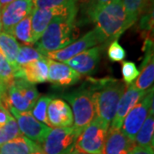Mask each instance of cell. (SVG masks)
Wrapping results in <instances>:
<instances>
[{
	"label": "cell",
	"mask_w": 154,
	"mask_h": 154,
	"mask_svg": "<svg viewBox=\"0 0 154 154\" xmlns=\"http://www.w3.org/2000/svg\"><path fill=\"white\" fill-rule=\"evenodd\" d=\"M75 18L76 17L54 18L35 43V49L45 57L48 52L63 49L74 42L78 37Z\"/></svg>",
	"instance_id": "obj_1"
},
{
	"label": "cell",
	"mask_w": 154,
	"mask_h": 154,
	"mask_svg": "<svg viewBox=\"0 0 154 154\" xmlns=\"http://www.w3.org/2000/svg\"><path fill=\"white\" fill-rule=\"evenodd\" d=\"M94 90V98L96 116L110 125L116 114V110L126 84L114 78H104L91 81Z\"/></svg>",
	"instance_id": "obj_2"
},
{
	"label": "cell",
	"mask_w": 154,
	"mask_h": 154,
	"mask_svg": "<svg viewBox=\"0 0 154 154\" xmlns=\"http://www.w3.org/2000/svg\"><path fill=\"white\" fill-rule=\"evenodd\" d=\"M106 41L116 40L128 29L125 8L122 0H111L90 17Z\"/></svg>",
	"instance_id": "obj_3"
},
{
	"label": "cell",
	"mask_w": 154,
	"mask_h": 154,
	"mask_svg": "<svg viewBox=\"0 0 154 154\" xmlns=\"http://www.w3.org/2000/svg\"><path fill=\"white\" fill-rule=\"evenodd\" d=\"M94 94L93 85L89 82L63 95V98L71 105L74 127L80 134L93 121L96 114Z\"/></svg>",
	"instance_id": "obj_4"
},
{
	"label": "cell",
	"mask_w": 154,
	"mask_h": 154,
	"mask_svg": "<svg viewBox=\"0 0 154 154\" xmlns=\"http://www.w3.org/2000/svg\"><path fill=\"white\" fill-rule=\"evenodd\" d=\"M109 126L99 116H94L77 138L73 152L102 154Z\"/></svg>",
	"instance_id": "obj_5"
},
{
	"label": "cell",
	"mask_w": 154,
	"mask_h": 154,
	"mask_svg": "<svg viewBox=\"0 0 154 154\" xmlns=\"http://www.w3.org/2000/svg\"><path fill=\"white\" fill-rule=\"evenodd\" d=\"M149 114L153 115V88L148 89L136 105L123 119L121 131L127 137L134 140L137 133L142 127Z\"/></svg>",
	"instance_id": "obj_6"
},
{
	"label": "cell",
	"mask_w": 154,
	"mask_h": 154,
	"mask_svg": "<svg viewBox=\"0 0 154 154\" xmlns=\"http://www.w3.org/2000/svg\"><path fill=\"white\" fill-rule=\"evenodd\" d=\"M79 135L74 126L55 128L51 129L39 147L45 154H71Z\"/></svg>",
	"instance_id": "obj_7"
},
{
	"label": "cell",
	"mask_w": 154,
	"mask_h": 154,
	"mask_svg": "<svg viewBox=\"0 0 154 154\" xmlns=\"http://www.w3.org/2000/svg\"><path fill=\"white\" fill-rule=\"evenodd\" d=\"M105 42L107 41L102 35V33L97 28H94L84 34L82 38L75 39L71 44L67 45L66 47L58 51L48 52L45 57L57 62L66 63L67 61L74 57L75 56Z\"/></svg>",
	"instance_id": "obj_8"
},
{
	"label": "cell",
	"mask_w": 154,
	"mask_h": 154,
	"mask_svg": "<svg viewBox=\"0 0 154 154\" xmlns=\"http://www.w3.org/2000/svg\"><path fill=\"white\" fill-rule=\"evenodd\" d=\"M8 111L17 121L20 132L23 136L29 139L37 145H40L51 131V128L34 118L31 111L20 112L13 107L9 106Z\"/></svg>",
	"instance_id": "obj_9"
},
{
	"label": "cell",
	"mask_w": 154,
	"mask_h": 154,
	"mask_svg": "<svg viewBox=\"0 0 154 154\" xmlns=\"http://www.w3.org/2000/svg\"><path fill=\"white\" fill-rule=\"evenodd\" d=\"M78 8H33L31 13L32 40L34 45L43 34L47 26L54 18L58 17H76Z\"/></svg>",
	"instance_id": "obj_10"
},
{
	"label": "cell",
	"mask_w": 154,
	"mask_h": 154,
	"mask_svg": "<svg viewBox=\"0 0 154 154\" xmlns=\"http://www.w3.org/2000/svg\"><path fill=\"white\" fill-rule=\"evenodd\" d=\"M33 9L32 0H14L1 11L2 28L4 32L12 34L14 27L23 18L30 15Z\"/></svg>",
	"instance_id": "obj_11"
},
{
	"label": "cell",
	"mask_w": 154,
	"mask_h": 154,
	"mask_svg": "<svg viewBox=\"0 0 154 154\" xmlns=\"http://www.w3.org/2000/svg\"><path fill=\"white\" fill-rule=\"evenodd\" d=\"M103 50L104 46L101 45L94 46L75 56L65 63L81 75H92L99 65Z\"/></svg>",
	"instance_id": "obj_12"
},
{
	"label": "cell",
	"mask_w": 154,
	"mask_h": 154,
	"mask_svg": "<svg viewBox=\"0 0 154 154\" xmlns=\"http://www.w3.org/2000/svg\"><path fill=\"white\" fill-rule=\"evenodd\" d=\"M48 82L55 87L67 88L76 84L82 75L66 63L47 58Z\"/></svg>",
	"instance_id": "obj_13"
},
{
	"label": "cell",
	"mask_w": 154,
	"mask_h": 154,
	"mask_svg": "<svg viewBox=\"0 0 154 154\" xmlns=\"http://www.w3.org/2000/svg\"><path fill=\"white\" fill-rule=\"evenodd\" d=\"M146 92L147 90L140 91L137 89L133 85V83L128 85L126 90L122 94L121 99L118 102V105L116 110L115 116L111 122L110 128L121 129L122 122L127 114L140 101V99L146 94Z\"/></svg>",
	"instance_id": "obj_14"
},
{
	"label": "cell",
	"mask_w": 154,
	"mask_h": 154,
	"mask_svg": "<svg viewBox=\"0 0 154 154\" xmlns=\"http://www.w3.org/2000/svg\"><path fill=\"white\" fill-rule=\"evenodd\" d=\"M152 40L146 38L145 40L144 50L146 55L140 65V71L133 85L140 91H146L153 85L154 80V60Z\"/></svg>",
	"instance_id": "obj_15"
},
{
	"label": "cell",
	"mask_w": 154,
	"mask_h": 154,
	"mask_svg": "<svg viewBox=\"0 0 154 154\" xmlns=\"http://www.w3.org/2000/svg\"><path fill=\"white\" fill-rule=\"evenodd\" d=\"M47 118L51 128L71 127L74 124L71 108L60 99H51L50 102L47 108Z\"/></svg>",
	"instance_id": "obj_16"
},
{
	"label": "cell",
	"mask_w": 154,
	"mask_h": 154,
	"mask_svg": "<svg viewBox=\"0 0 154 154\" xmlns=\"http://www.w3.org/2000/svg\"><path fill=\"white\" fill-rule=\"evenodd\" d=\"M16 78H21L30 84H38L48 82L47 57L34 61L26 65L17 68Z\"/></svg>",
	"instance_id": "obj_17"
},
{
	"label": "cell",
	"mask_w": 154,
	"mask_h": 154,
	"mask_svg": "<svg viewBox=\"0 0 154 154\" xmlns=\"http://www.w3.org/2000/svg\"><path fill=\"white\" fill-rule=\"evenodd\" d=\"M135 146L134 140L127 137L121 129L110 128L102 154H129Z\"/></svg>",
	"instance_id": "obj_18"
},
{
	"label": "cell",
	"mask_w": 154,
	"mask_h": 154,
	"mask_svg": "<svg viewBox=\"0 0 154 154\" xmlns=\"http://www.w3.org/2000/svg\"><path fill=\"white\" fill-rule=\"evenodd\" d=\"M39 146L23 135L0 146V154H32Z\"/></svg>",
	"instance_id": "obj_19"
},
{
	"label": "cell",
	"mask_w": 154,
	"mask_h": 154,
	"mask_svg": "<svg viewBox=\"0 0 154 154\" xmlns=\"http://www.w3.org/2000/svg\"><path fill=\"white\" fill-rule=\"evenodd\" d=\"M125 8L127 26L129 28L146 11L152 8L151 0H122Z\"/></svg>",
	"instance_id": "obj_20"
},
{
	"label": "cell",
	"mask_w": 154,
	"mask_h": 154,
	"mask_svg": "<svg viewBox=\"0 0 154 154\" xmlns=\"http://www.w3.org/2000/svg\"><path fill=\"white\" fill-rule=\"evenodd\" d=\"M19 43L17 38L11 33L1 32L0 33V50L5 56L7 60L14 67L15 70L17 69L16 66V58L19 51Z\"/></svg>",
	"instance_id": "obj_21"
},
{
	"label": "cell",
	"mask_w": 154,
	"mask_h": 154,
	"mask_svg": "<svg viewBox=\"0 0 154 154\" xmlns=\"http://www.w3.org/2000/svg\"><path fill=\"white\" fill-rule=\"evenodd\" d=\"M153 134L154 117L152 114H149L134 138V142L139 146L153 148Z\"/></svg>",
	"instance_id": "obj_22"
},
{
	"label": "cell",
	"mask_w": 154,
	"mask_h": 154,
	"mask_svg": "<svg viewBox=\"0 0 154 154\" xmlns=\"http://www.w3.org/2000/svg\"><path fill=\"white\" fill-rule=\"evenodd\" d=\"M12 35L20 40L25 45H33L32 40V29H31V14L21 22H19L12 30Z\"/></svg>",
	"instance_id": "obj_23"
},
{
	"label": "cell",
	"mask_w": 154,
	"mask_h": 154,
	"mask_svg": "<svg viewBox=\"0 0 154 154\" xmlns=\"http://www.w3.org/2000/svg\"><path fill=\"white\" fill-rule=\"evenodd\" d=\"M45 57L43 54H41L38 51H37L35 48H33L32 46L25 45H21L19 47V51H18L17 58H16L17 69L19 67L24 66V65L30 63L32 62L39 60V59H43Z\"/></svg>",
	"instance_id": "obj_24"
},
{
	"label": "cell",
	"mask_w": 154,
	"mask_h": 154,
	"mask_svg": "<svg viewBox=\"0 0 154 154\" xmlns=\"http://www.w3.org/2000/svg\"><path fill=\"white\" fill-rule=\"evenodd\" d=\"M13 85L19 90V92L22 94L24 99L28 101V104L33 107L36 101L39 98V94L37 88L34 87V85L27 82L21 78H16Z\"/></svg>",
	"instance_id": "obj_25"
},
{
	"label": "cell",
	"mask_w": 154,
	"mask_h": 154,
	"mask_svg": "<svg viewBox=\"0 0 154 154\" xmlns=\"http://www.w3.org/2000/svg\"><path fill=\"white\" fill-rule=\"evenodd\" d=\"M15 72L16 70L14 67L9 63L0 50V85L7 90L16 79Z\"/></svg>",
	"instance_id": "obj_26"
},
{
	"label": "cell",
	"mask_w": 154,
	"mask_h": 154,
	"mask_svg": "<svg viewBox=\"0 0 154 154\" xmlns=\"http://www.w3.org/2000/svg\"><path fill=\"white\" fill-rule=\"evenodd\" d=\"M51 99H52L48 95L39 96L35 105H33V107L31 110V113L35 119L44 123L46 126L48 125V127H49V122L47 118V108Z\"/></svg>",
	"instance_id": "obj_27"
},
{
	"label": "cell",
	"mask_w": 154,
	"mask_h": 154,
	"mask_svg": "<svg viewBox=\"0 0 154 154\" xmlns=\"http://www.w3.org/2000/svg\"><path fill=\"white\" fill-rule=\"evenodd\" d=\"M22 135L18 128L17 121L11 115L5 126L0 128V146Z\"/></svg>",
	"instance_id": "obj_28"
},
{
	"label": "cell",
	"mask_w": 154,
	"mask_h": 154,
	"mask_svg": "<svg viewBox=\"0 0 154 154\" xmlns=\"http://www.w3.org/2000/svg\"><path fill=\"white\" fill-rule=\"evenodd\" d=\"M33 8H78L77 0H32Z\"/></svg>",
	"instance_id": "obj_29"
},
{
	"label": "cell",
	"mask_w": 154,
	"mask_h": 154,
	"mask_svg": "<svg viewBox=\"0 0 154 154\" xmlns=\"http://www.w3.org/2000/svg\"><path fill=\"white\" fill-rule=\"evenodd\" d=\"M140 74V70L137 69L134 63L130 61H123L122 63V75L123 82L126 85L133 83Z\"/></svg>",
	"instance_id": "obj_30"
},
{
	"label": "cell",
	"mask_w": 154,
	"mask_h": 154,
	"mask_svg": "<svg viewBox=\"0 0 154 154\" xmlns=\"http://www.w3.org/2000/svg\"><path fill=\"white\" fill-rule=\"evenodd\" d=\"M107 56L112 62H122L125 59L126 51L123 47L118 43L117 39L113 40L108 47Z\"/></svg>",
	"instance_id": "obj_31"
},
{
	"label": "cell",
	"mask_w": 154,
	"mask_h": 154,
	"mask_svg": "<svg viewBox=\"0 0 154 154\" xmlns=\"http://www.w3.org/2000/svg\"><path fill=\"white\" fill-rule=\"evenodd\" d=\"M152 25H153V11L152 7L140 17L139 28L144 33H150V31L152 30Z\"/></svg>",
	"instance_id": "obj_32"
},
{
	"label": "cell",
	"mask_w": 154,
	"mask_h": 154,
	"mask_svg": "<svg viewBox=\"0 0 154 154\" xmlns=\"http://www.w3.org/2000/svg\"><path fill=\"white\" fill-rule=\"evenodd\" d=\"M111 0H92L91 3L88 5V6L85 9L86 11V14L88 17L90 19L91 16L94 14L95 11H97L99 10L100 8H102L103 6H105V5L109 4Z\"/></svg>",
	"instance_id": "obj_33"
},
{
	"label": "cell",
	"mask_w": 154,
	"mask_h": 154,
	"mask_svg": "<svg viewBox=\"0 0 154 154\" xmlns=\"http://www.w3.org/2000/svg\"><path fill=\"white\" fill-rule=\"evenodd\" d=\"M11 116V113L8 111L5 106L0 105V128L5 126Z\"/></svg>",
	"instance_id": "obj_34"
},
{
	"label": "cell",
	"mask_w": 154,
	"mask_h": 154,
	"mask_svg": "<svg viewBox=\"0 0 154 154\" xmlns=\"http://www.w3.org/2000/svg\"><path fill=\"white\" fill-rule=\"evenodd\" d=\"M129 154H154L153 148L135 146Z\"/></svg>",
	"instance_id": "obj_35"
},
{
	"label": "cell",
	"mask_w": 154,
	"mask_h": 154,
	"mask_svg": "<svg viewBox=\"0 0 154 154\" xmlns=\"http://www.w3.org/2000/svg\"><path fill=\"white\" fill-rule=\"evenodd\" d=\"M6 98H7V89L0 85V105L6 108Z\"/></svg>",
	"instance_id": "obj_36"
},
{
	"label": "cell",
	"mask_w": 154,
	"mask_h": 154,
	"mask_svg": "<svg viewBox=\"0 0 154 154\" xmlns=\"http://www.w3.org/2000/svg\"><path fill=\"white\" fill-rule=\"evenodd\" d=\"M91 1L92 0H77V3H78V5H80L82 7L83 6L84 9H86L88 6V5L91 3Z\"/></svg>",
	"instance_id": "obj_37"
},
{
	"label": "cell",
	"mask_w": 154,
	"mask_h": 154,
	"mask_svg": "<svg viewBox=\"0 0 154 154\" xmlns=\"http://www.w3.org/2000/svg\"><path fill=\"white\" fill-rule=\"evenodd\" d=\"M12 1H14V0H0V7L3 8L4 6L7 5L8 4L11 3Z\"/></svg>",
	"instance_id": "obj_38"
},
{
	"label": "cell",
	"mask_w": 154,
	"mask_h": 154,
	"mask_svg": "<svg viewBox=\"0 0 154 154\" xmlns=\"http://www.w3.org/2000/svg\"><path fill=\"white\" fill-rule=\"evenodd\" d=\"M32 154H45V153H44V152L41 151V149H38V150L35 151V152H33Z\"/></svg>",
	"instance_id": "obj_39"
},
{
	"label": "cell",
	"mask_w": 154,
	"mask_h": 154,
	"mask_svg": "<svg viewBox=\"0 0 154 154\" xmlns=\"http://www.w3.org/2000/svg\"><path fill=\"white\" fill-rule=\"evenodd\" d=\"M1 11H2V8L0 7V33L3 30V28H2V20H1Z\"/></svg>",
	"instance_id": "obj_40"
},
{
	"label": "cell",
	"mask_w": 154,
	"mask_h": 154,
	"mask_svg": "<svg viewBox=\"0 0 154 154\" xmlns=\"http://www.w3.org/2000/svg\"><path fill=\"white\" fill-rule=\"evenodd\" d=\"M71 154H86V153H82V152H73Z\"/></svg>",
	"instance_id": "obj_41"
}]
</instances>
